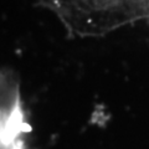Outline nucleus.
<instances>
[{"label":"nucleus","mask_w":149,"mask_h":149,"mask_svg":"<svg viewBox=\"0 0 149 149\" xmlns=\"http://www.w3.org/2000/svg\"><path fill=\"white\" fill-rule=\"evenodd\" d=\"M70 37L100 39L149 20V0H37Z\"/></svg>","instance_id":"obj_1"},{"label":"nucleus","mask_w":149,"mask_h":149,"mask_svg":"<svg viewBox=\"0 0 149 149\" xmlns=\"http://www.w3.org/2000/svg\"><path fill=\"white\" fill-rule=\"evenodd\" d=\"M148 22H149V20H148Z\"/></svg>","instance_id":"obj_3"},{"label":"nucleus","mask_w":149,"mask_h":149,"mask_svg":"<svg viewBox=\"0 0 149 149\" xmlns=\"http://www.w3.org/2000/svg\"><path fill=\"white\" fill-rule=\"evenodd\" d=\"M0 149H27V148L26 147H21V146H15V144H10V143L0 141Z\"/></svg>","instance_id":"obj_2"}]
</instances>
